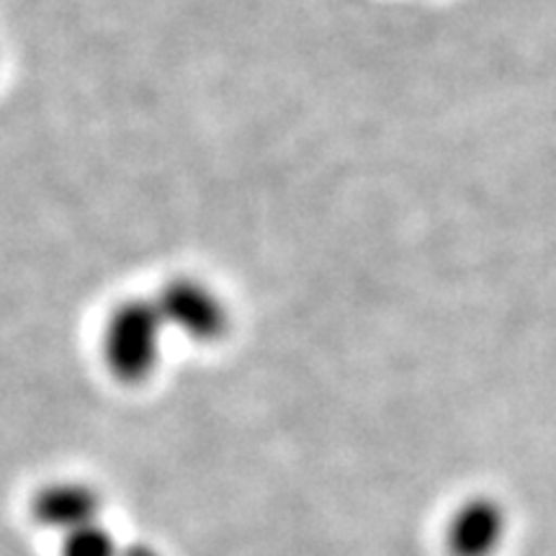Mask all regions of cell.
I'll return each instance as SVG.
<instances>
[{
  "label": "cell",
  "instance_id": "3",
  "mask_svg": "<svg viewBox=\"0 0 556 556\" xmlns=\"http://www.w3.org/2000/svg\"><path fill=\"white\" fill-rule=\"evenodd\" d=\"M507 536V513L495 497H471L446 526L451 556H495Z\"/></svg>",
  "mask_w": 556,
  "mask_h": 556
},
{
  "label": "cell",
  "instance_id": "2",
  "mask_svg": "<svg viewBox=\"0 0 556 556\" xmlns=\"http://www.w3.org/2000/svg\"><path fill=\"white\" fill-rule=\"evenodd\" d=\"M165 330H176L197 343H214L229 330V309L217 291L193 276L170 278L152 299Z\"/></svg>",
  "mask_w": 556,
  "mask_h": 556
},
{
  "label": "cell",
  "instance_id": "4",
  "mask_svg": "<svg viewBox=\"0 0 556 556\" xmlns=\"http://www.w3.org/2000/svg\"><path fill=\"white\" fill-rule=\"evenodd\" d=\"M101 510L103 500L99 492L73 479L41 486L31 500V518L47 531L58 533L60 539L101 520Z\"/></svg>",
  "mask_w": 556,
  "mask_h": 556
},
{
  "label": "cell",
  "instance_id": "5",
  "mask_svg": "<svg viewBox=\"0 0 556 556\" xmlns=\"http://www.w3.org/2000/svg\"><path fill=\"white\" fill-rule=\"evenodd\" d=\"M60 556H119L114 533L101 520L60 539Z\"/></svg>",
  "mask_w": 556,
  "mask_h": 556
},
{
  "label": "cell",
  "instance_id": "1",
  "mask_svg": "<svg viewBox=\"0 0 556 556\" xmlns=\"http://www.w3.org/2000/svg\"><path fill=\"white\" fill-rule=\"evenodd\" d=\"M165 323L152 299H127L109 312L101 332V356L109 374L124 384H142L163 358Z\"/></svg>",
  "mask_w": 556,
  "mask_h": 556
}]
</instances>
